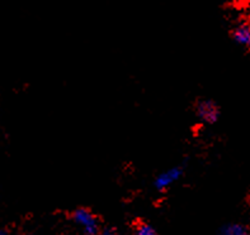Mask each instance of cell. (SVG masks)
I'll return each instance as SVG.
<instances>
[{"instance_id": "obj_6", "label": "cell", "mask_w": 250, "mask_h": 235, "mask_svg": "<svg viewBox=\"0 0 250 235\" xmlns=\"http://www.w3.org/2000/svg\"><path fill=\"white\" fill-rule=\"evenodd\" d=\"M133 235H158L156 232L154 230V228L147 224H140L137 226V229L135 230V234Z\"/></svg>"}, {"instance_id": "obj_3", "label": "cell", "mask_w": 250, "mask_h": 235, "mask_svg": "<svg viewBox=\"0 0 250 235\" xmlns=\"http://www.w3.org/2000/svg\"><path fill=\"white\" fill-rule=\"evenodd\" d=\"M182 173H183V169L179 168V167H173V168H169L165 172L160 173L154 182L156 190H159V191L167 190L169 186H171L174 182L181 179Z\"/></svg>"}, {"instance_id": "obj_4", "label": "cell", "mask_w": 250, "mask_h": 235, "mask_svg": "<svg viewBox=\"0 0 250 235\" xmlns=\"http://www.w3.org/2000/svg\"><path fill=\"white\" fill-rule=\"evenodd\" d=\"M234 39L241 46L250 47V27L249 25H240L234 31Z\"/></svg>"}, {"instance_id": "obj_2", "label": "cell", "mask_w": 250, "mask_h": 235, "mask_svg": "<svg viewBox=\"0 0 250 235\" xmlns=\"http://www.w3.org/2000/svg\"><path fill=\"white\" fill-rule=\"evenodd\" d=\"M197 115L205 123H215L219 119L220 110L213 101L201 100L197 104Z\"/></svg>"}, {"instance_id": "obj_8", "label": "cell", "mask_w": 250, "mask_h": 235, "mask_svg": "<svg viewBox=\"0 0 250 235\" xmlns=\"http://www.w3.org/2000/svg\"><path fill=\"white\" fill-rule=\"evenodd\" d=\"M0 235H8V233L5 230H0Z\"/></svg>"}, {"instance_id": "obj_5", "label": "cell", "mask_w": 250, "mask_h": 235, "mask_svg": "<svg viewBox=\"0 0 250 235\" xmlns=\"http://www.w3.org/2000/svg\"><path fill=\"white\" fill-rule=\"evenodd\" d=\"M219 235H249V232L240 224H229L220 230Z\"/></svg>"}, {"instance_id": "obj_1", "label": "cell", "mask_w": 250, "mask_h": 235, "mask_svg": "<svg viewBox=\"0 0 250 235\" xmlns=\"http://www.w3.org/2000/svg\"><path fill=\"white\" fill-rule=\"evenodd\" d=\"M73 220L76 225L82 226L85 235H98L101 232L98 219L93 213L86 209H76L73 213Z\"/></svg>"}, {"instance_id": "obj_7", "label": "cell", "mask_w": 250, "mask_h": 235, "mask_svg": "<svg viewBox=\"0 0 250 235\" xmlns=\"http://www.w3.org/2000/svg\"><path fill=\"white\" fill-rule=\"evenodd\" d=\"M98 235H116V230L112 228H104V229H101Z\"/></svg>"}]
</instances>
